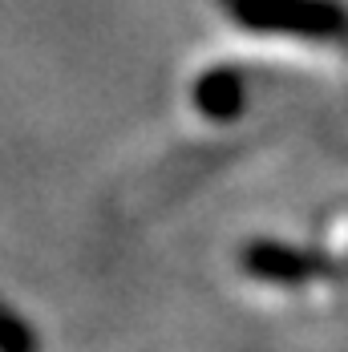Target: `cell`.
I'll return each instance as SVG.
<instances>
[{
	"label": "cell",
	"mask_w": 348,
	"mask_h": 352,
	"mask_svg": "<svg viewBox=\"0 0 348 352\" xmlns=\"http://www.w3.org/2000/svg\"><path fill=\"white\" fill-rule=\"evenodd\" d=\"M223 8L251 33L348 41V12L336 0H223Z\"/></svg>",
	"instance_id": "6da1fadb"
},
{
	"label": "cell",
	"mask_w": 348,
	"mask_h": 352,
	"mask_svg": "<svg viewBox=\"0 0 348 352\" xmlns=\"http://www.w3.org/2000/svg\"><path fill=\"white\" fill-rule=\"evenodd\" d=\"M239 263L247 276L263 283H279V287H308V283H316V276H324L320 255L287 243H247Z\"/></svg>",
	"instance_id": "7a4b0ae2"
},
{
	"label": "cell",
	"mask_w": 348,
	"mask_h": 352,
	"mask_svg": "<svg viewBox=\"0 0 348 352\" xmlns=\"http://www.w3.org/2000/svg\"><path fill=\"white\" fill-rule=\"evenodd\" d=\"M195 106L207 113L210 122H231L247 106V85L243 73L231 65H215L195 81Z\"/></svg>",
	"instance_id": "3957f363"
},
{
	"label": "cell",
	"mask_w": 348,
	"mask_h": 352,
	"mask_svg": "<svg viewBox=\"0 0 348 352\" xmlns=\"http://www.w3.org/2000/svg\"><path fill=\"white\" fill-rule=\"evenodd\" d=\"M0 352H41L36 332L21 316H12L8 304H0Z\"/></svg>",
	"instance_id": "277c9868"
}]
</instances>
